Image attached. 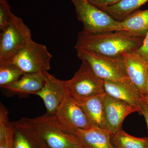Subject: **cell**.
Returning <instances> with one entry per match:
<instances>
[{
	"label": "cell",
	"instance_id": "obj_1",
	"mask_svg": "<svg viewBox=\"0 0 148 148\" xmlns=\"http://www.w3.org/2000/svg\"><path fill=\"white\" fill-rule=\"evenodd\" d=\"M14 123L42 148H84L77 136L66 130L55 114L46 113L35 118H23Z\"/></svg>",
	"mask_w": 148,
	"mask_h": 148
},
{
	"label": "cell",
	"instance_id": "obj_2",
	"mask_svg": "<svg viewBox=\"0 0 148 148\" xmlns=\"http://www.w3.org/2000/svg\"><path fill=\"white\" fill-rule=\"evenodd\" d=\"M144 38L125 30L98 34L82 31L78 34L75 48L91 51L110 57H119L122 53L138 49Z\"/></svg>",
	"mask_w": 148,
	"mask_h": 148
},
{
	"label": "cell",
	"instance_id": "obj_3",
	"mask_svg": "<svg viewBox=\"0 0 148 148\" xmlns=\"http://www.w3.org/2000/svg\"><path fill=\"white\" fill-rule=\"evenodd\" d=\"M33 40L29 27L14 14L10 24L0 35V64L10 63Z\"/></svg>",
	"mask_w": 148,
	"mask_h": 148
},
{
	"label": "cell",
	"instance_id": "obj_4",
	"mask_svg": "<svg viewBox=\"0 0 148 148\" xmlns=\"http://www.w3.org/2000/svg\"><path fill=\"white\" fill-rule=\"evenodd\" d=\"M77 17L83 25L84 32L91 34L124 30L119 21L114 19L87 0H70Z\"/></svg>",
	"mask_w": 148,
	"mask_h": 148
},
{
	"label": "cell",
	"instance_id": "obj_5",
	"mask_svg": "<svg viewBox=\"0 0 148 148\" xmlns=\"http://www.w3.org/2000/svg\"><path fill=\"white\" fill-rule=\"evenodd\" d=\"M78 57L86 62L94 73L104 81H130L125 69L122 56L112 57L86 50H77Z\"/></svg>",
	"mask_w": 148,
	"mask_h": 148
},
{
	"label": "cell",
	"instance_id": "obj_6",
	"mask_svg": "<svg viewBox=\"0 0 148 148\" xmlns=\"http://www.w3.org/2000/svg\"><path fill=\"white\" fill-rule=\"evenodd\" d=\"M62 82L67 95L75 101L105 92L104 81L84 61L73 77Z\"/></svg>",
	"mask_w": 148,
	"mask_h": 148
},
{
	"label": "cell",
	"instance_id": "obj_7",
	"mask_svg": "<svg viewBox=\"0 0 148 148\" xmlns=\"http://www.w3.org/2000/svg\"><path fill=\"white\" fill-rule=\"evenodd\" d=\"M51 58L45 45L32 40L10 63L15 64L25 73L48 71Z\"/></svg>",
	"mask_w": 148,
	"mask_h": 148
},
{
	"label": "cell",
	"instance_id": "obj_8",
	"mask_svg": "<svg viewBox=\"0 0 148 148\" xmlns=\"http://www.w3.org/2000/svg\"><path fill=\"white\" fill-rule=\"evenodd\" d=\"M54 114L59 122L74 134L77 130H87L92 127L78 104L68 95Z\"/></svg>",
	"mask_w": 148,
	"mask_h": 148
},
{
	"label": "cell",
	"instance_id": "obj_9",
	"mask_svg": "<svg viewBox=\"0 0 148 148\" xmlns=\"http://www.w3.org/2000/svg\"><path fill=\"white\" fill-rule=\"evenodd\" d=\"M121 56L127 77L144 98L148 73V60L135 51L122 53Z\"/></svg>",
	"mask_w": 148,
	"mask_h": 148
},
{
	"label": "cell",
	"instance_id": "obj_10",
	"mask_svg": "<svg viewBox=\"0 0 148 148\" xmlns=\"http://www.w3.org/2000/svg\"><path fill=\"white\" fill-rule=\"evenodd\" d=\"M104 112L106 128L111 133H116L122 130L123 123L130 114L136 112L140 113L138 108L118 101L106 93Z\"/></svg>",
	"mask_w": 148,
	"mask_h": 148
},
{
	"label": "cell",
	"instance_id": "obj_11",
	"mask_svg": "<svg viewBox=\"0 0 148 148\" xmlns=\"http://www.w3.org/2000/svg\"><path fill=\"white\" fill-rule=\"evenodd\" d=\"M46 82L43 87L33 94L38 95L42 99L48 114H55L60 104L67 95L62 80L56 78L54 76L44 72Z\"/></svg>",
	"mask_w": 148,
	"mask_h": 148
},
{
	"label": "cell",
	"instance_id": "obj_12",
	"mask_svg": "<svg viewBox=\"0 0 148 148\" xmlns=\"http://www.w3.org/2000/svg\"><path fill=\"white\" fill-rule=\"evenodd\" d=\"M105 92L118 101L134 106L140 110L144 97L131 81H104Z\"/></svg>",
	"mask_w": 148,
	"mask_h": 148
},
{
	"label": "cell",
	"instance_id": "obj_13",
	"mask_svg": "<svg viewBox=\"0 0 148 148\" xmlns=\"http://www.w3.org/2000/svg\"><path fill=\"white\" fill-rule=\"evenodd\" d=\"M106 95V92H104L75 101L82 109L92 126L107 129L104 112Z\"/></svg>",
	"mask_w": 148,
	"mask_h": 148
},
{
	"label": "cell",
	"instance_id": "obj_14",
	"mask_svg": "<svg viewBox=\"0 0 148 148\" xmlns=\"http://www.w3.org/2000/svg\"><path fill=\"white\" fill-rule=\"evenodd\" d=\"M74 134L84 148H114L108 130L92 126L90 129L77 130Z\"/></svg>",
	"mask_w": 148,
	"mask_h": 148
},
{
	"label": "cell",
	"instance_id": "obj_15",
	"mask_svg": "<svg viewBox=\"0 0 148 148\" xmlns=\"http://www.w3.org/2000/svg\"><path fill=\"white\" fill-rule=\"evenodd\" d=\"M45 82L44 72L27 73L17 81L1 87L17 94H33L40 90Z\"/></svg>",
	"mask_w": 148,
	"mask_h": 148
},
{
	"label": "cell",
	"instance_id": "obj_16",
	"mask_svg": "<svg viewBox=\"0 0 148 148\" xmlns=\"http://www.w3.org/2000/svg\"><path fill=\"white\" fill-rule=\"evenodd\" d=\"M120 22L125 31L145 37L148 33V9L136 11Z\"/></svg>",
	"mask_w": 148,
	"mask_h": 148
},
{
	"label": "cell",
	"instance_id": "obj_17",
	"mask_svg": "<svg viewBox=\"0 0 148 148\" xmlns=\"http://www.w3.org/2000/svg\"><path fill=\"white\" fill-rule=\"evenodd\" d=\"M148 2V0H123L116 4L99 9L120 22L130 14L138 10Z\"/></svg>",
	"mask_w": 148,
	"mask_h": 148
},
{
	"label": "cell",
	"instance_id": "obj_18",
	"mask_svg": "<svg viewBox=\"0 0 148 148\" xmlns=\"http://www.w3.org/2000/svg\"><path fill=\"white\" fill-rule=\"evenodd\" d=\"M110 139L114 148H148V138L134 137L123 130L111 133Z\"/></svg>",
	"mask_w": 148,
	"mask_h": 148
},
{
	"label": "cell",
	"instance_id": "obj_19",
	"mask_svg": "<svg viewBox=\"0 0 148 148\" xmlns=\"http://www.w3.org/2000/svg\"><path fill=\"white\" fill-rule=\"evenodd\" d=\"M24 73L12 63L0 64V86L13 83L21 78Z\"/></svg>",
	"mask_w": 148,
	"mask_h": 148
},
{
	"label": "cell",
	"instance_id": "obj_20",
	"mask_svg": "<svg viewBox=\"0 0 148 148\" xmlns=\"http://www.w3.org/2000/svg\"><path fill=\"white\" fill-rule=\"evenodd\" d=\"M13 129L14 148H42L29 133L23 128L11 123Z\"/></svg>",
	"mask_w": 148,
	"mask_h": 148
},
{
	"label": "cell",
	"instance_id": "obj_21",
	"mask_svg": "<svg viewBox=\"0 0 148 148\" xmlns=\"http://www.w3.org/2000/svg\"><path fill=\"white\" fill-rule=\"evenodd\" d=\"M13 15L11 12L10 6L7 0H0V30L1 31L10 24Z\"/></svg>",
	"mask_w": 148,
	"mask_h": 148
},
{
	"label": "cell",
	"instance_id": "obj_22",
	"mask_svg": "<svg viewBox=\"0 0 148 148\" xmlns=\"http://www.w3.org/2000/svg\"><path fill=\"white\" fill-rule=\"evenodd\" d=\"M0 148H14L12 125L8 129L0 131Z\"/></svg>",
	"mask_w": 148,
	"mask_h": 148
},
{
	"label": "cell",
	"instance_id": "obj_23",
	"mask_svg": "<svg viewBox=\"0 0 148 148\" xmlns=\"http://www.w3.org/2000/svg\"><path fill=\"white\" fill-rule=\"evenodd\" d=\"M93 5L100 8L116 4L123 0H87Z\"/></svg>",
	"mask_w": 148,
	"mask_h": 148
},
{
	"label": "cell",
	"instance_id": "obj_24",
	"mask_svg": "<svg viewBox=\"0 0 148 148\" xmlns=\"http://www.w3.org/2000/svg\"><path fill=\"white\" fill-rule=\"evenodd\" d=\"M135 51L143 58L148 61V33L144 38L142 45Z\"/></svg>",
	"mask_w": 148,
	"mask_h": 148
},
{
	"label": "cell",
	"instance_id": "obj_25",
	"mask_svg": "<svg viewBox=\"0 0 148 148\" xmlns=\"http://www.w3.org/2000/svg\"><path fill=\"white\" fill-rule=\"evenodd\" d=\"M140 114H143L145 117L148 130V105L144 100L141 102Z\"/></svg>",
	"mask_w": 148,
	"mask_h": 148
},
{
	"label": "cell",
	"instance_id": "obj_26",
	"mask_svg": "<svg viewBox=\"0 0 148 148\" xmlns=\"http://www.w3.org/2000/svg\"><path fill=\"white\" fill-rule=\"evenodd\" d=\"M144 101L146 103H148V73L147 76V80H146L145 85V95L144 97Z\"/></svg>",
	"mask_w": 148,
	"mask_h": 148
},
{
	"label": "cell",
	"instance_id": "obj_27",
	"mask_svg": "<svg viewBox=\"0 0 148 148\" xmlns=\"http://www.w3.org/2000/svg\"><path fill=\"white\" fill-rule=\"evenodd\" d=\"M147 104H148V103H147Z\"/></svg>",
	"mask_w": 148,
	"mask_h": 148
}]
</instances>
